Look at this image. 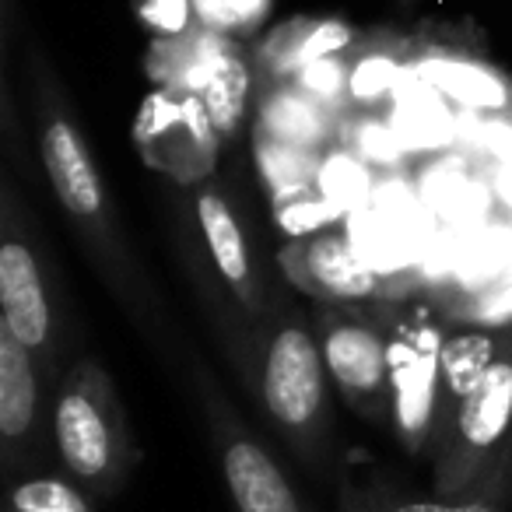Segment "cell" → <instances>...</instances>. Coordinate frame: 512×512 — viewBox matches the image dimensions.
Returning <instances> with one entry per match:
<instances>
[{"label": "cell", "instance_id": "cell-1", "mask_svg": "<svg viewBox=\"0 0 512 512\" xmlns=\"http://www.w3.org/2000/svg\"><path fill=\"white\" fill-rule=\"evenodd\" d=\"M25 78H29L32 99V127H36L39 158H43L46 179H50L57 204L64 207L74 235L85 246V256L106 281V288L127 306L130 316L155 327L158 306L141 264H137L123 221L99 176V165L74 120L60 78L46 53L25 39Z\"/></svg>", "mask_w": 512, "mask_h": 512}, {"label": "cell", "instance_id": "cell-2", "mask_svg": "<svg viewBox=\"0 0 512 512\" xmlns=\"http://www.w3.org/2000/svg\"><path fill=\"white\" fill-rule=\"evenodd\" d=\"M242 379L295 456L313 474L334 467V411L330 376L316 330L295 309H274L253 323V334L232 348Z\"/></svg>", "mask_w": 512, "mask_h": 512}, {"label": "cell", "instance_id": "cell-3", "mask_svg": "<svg viewBox=\"0 0 512 512\" xmlns=\"http://www.w3.org/2000/svg\"><path fill=\"white\" fill-rule=\"evenodd\" d=\"M53 453L92 502H113L141 463L113 376L95 358L71 365L53 393Z\"/></svg>", "mask_w": 512, "mask_h": 512}, {"label": "cell", "instance_id": "cell-4", "mask_svg": "<svg viewBox=\"0 0 512 512\" xmlns=\"http://www.w3.org/2000/svg\"><path fill=\"white\" fill-rule=\"evenodd\" d=\"M0 323L39 358L46 383L57 393L64 379V334L32 211L18 190L15 169H4L0 176Z\"/></svg>", "mask_w": 512, "mask_h": 512}, {"label": "cell", "instance_id": "cell-5", "mask_svg": "<svg viewBox=\"0 0 512 512\" xmlns=\"http://www.w3.org/2000/svg\"><path fill=\"white\" fill-rule=\"evenodd\" d=\"M190 383L235 512H313L200 358H190Z\"/></svg>", "mask_w": 512, "mask_h": 512}, {"label": "cell", "instance_id": "cell-6", "mask_svg": "<svg viewBox=\"0 0 512 512\" xmlns=\"http://www.w3.org/2000/svg\"><path fill=\"white\" fill-rule=\"evenodd\" d=\"M512 435V330L495 341L484 372L456 400L435 460V495H463L498 460Z\"/></svg>", "mask_w": 512, "mask_h": 512}, {"label": "cell", "instance_id": "cell-7", "mask_svg": "<svg viewBox=\"0 0 512 512\" xmlns=\"http://www.w3.org/2000/svg\"><path fill=\"white\" fill-rule=\"evenodd\" d=\"M316 341L330 383L344 404L379 428L397 421L393 390V341L383 323L348 306H323L316 313Z\"/></svg>", "mask_w": 512, "mask_h": 512}, {"label": "cell", "instance_id": "cell-8", "mask_svg": "<svg viewBox=\"0 0 512 512\" xmlns=\"http://www.w3.org/2000/svg\"><path fill=\"white\" fill-rule=\"evenodd\" d=\"M53 446V386L39 358L0 323V474L8 484L46 474Z\"/></svg>", "mask_w": 512, "mask_h": 512}, {"label": "cell", "instance_id": "cell-9", "mask_svg": "<svg viewBox=\"0 0 512 512\" xmlns=\"http://www.w3.org/2000/svg\"><path fill=\"white\" fill-rule=\"evenodd\" d=\"M446 348L432 327H418L393 341V390H397L400 442L414 456L428 453L432 435H446L456 397L446 383Z\"/></svg>", "mask_w": 512, "mask_h": 512}, {"label": "cell", "instance_id": "cell-10", "mask_svg": "<svg viewBox=\"0 0 512 512\" xmlns=\"http://www.w3.org/2000/svg\"><path fill=\"white\" fill-rule=\"evenodd\" d=\"M197 225L204 235V246L211 253V264L218 271V278L225 281L232 302L242 309V316L253 323L267 320L274 313V292L267 285L264 271L256 264L249 239L242 232V221L235 214L232 200L218 190V186H200L197 190Z\"/></svg>", "mask_w": 512, "mask_h": 512}, {"label": "cell", "instance_id": "cell-11", "mask_svg": "<svg viewBox=\"0 0 512 512\" xmlns=\"http://www.w3.org/2000/svg\"><path fill=\"white\" fill-rule=\"evenodd\" d=\"M337 512H512V435L491 470L463 495H400L390 484H341Z\"/></svg>", "mask_w": 512, "mask_h": 512}, {"label": "cell", "instance_id": "cell-12", "mask_svg": "<svg viewBox=\"0 0 512 512\" xmlns=\"http://www.w3.org/2000/svg\"><path fill=\"white\" fill-rule=\"evenodd\" d=\"M288 281L302 292L316 295L323 302H358L372 299L379 292V278L372 267L358 260V253L341 239V235H313L281 253Z\"/></svg>", "mask_w": 512, "mask_h": 512}, {"label": "cell", "instance_id": "cell-13", "mask_svg": "<svg viewBox=\"0 0 512 512\" xmlns=\"http://www.w3.org/2000/svg\"><path fill=\"white\" fill-rule=\"evenodd\" d=\"M92 498L71 477L39 474L29 481L11 484L8 512H95Z\"/></svg>", "mask_w": 512, "mask_h": 512}, {"label": "cell", "instance_id": "cell-14", "mask_svg": "<svg viewBox=\"0 0 512 512\" xmlns=\"http://www.w3.org/2000/svg\"><path fill=\"white\" fill-rule=\"evenodd\" d=\"M246 85H249V78H246L242 60L221 57L218 64H214L211 78H207V85H204V109L218 134H228V130L239 123L242 109H246Z\"/></svg>", "mask_w": 512, "mask_h": 512}, {"label": "cell", "instance_id": "cell-15", "mask_svg": "<svg viewBox=\"0 0 512 512\" xmlns=\"http://www.w3.org/2000/svg\"><path fill=\"white\" fill-rule=\"evenodd\" d=\"M11 39H15V0H0V74H11Z\"/></svg>", "mask_w": 512, "mask_h": 512}, {"label": "cell", "instance_id": "cell-16", "mask_svg": "<svg viewBox=\"0 0 512 512\" xmlns=\"http://www.w3.org/2000/svg\"><path fill=\"white\" fill-rule=\"evenodd\" d=\"M397 4H400V8H411V4H414V0H397Z\"/></svg>", "mask_w": 512, "mask_h": 512}]
</instances>
